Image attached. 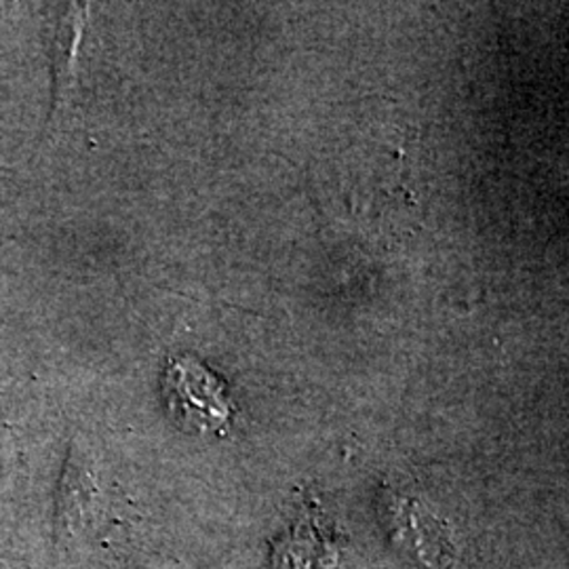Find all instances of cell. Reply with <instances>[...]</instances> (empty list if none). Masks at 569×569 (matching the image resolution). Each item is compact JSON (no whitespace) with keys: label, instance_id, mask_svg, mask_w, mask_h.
<instances>
[{"label":"cell","instance_id":"1","mask_svg":"<svg viewBox=\"0 0 569 569\" xmlns=\"http://www.w3.org/2000/svg\"><path fill=\"white\" fill-rule=\"evenodd\" d=\"M163 395L171 420L188 432H224L234 416L224 382L194 357L169 359Z\"/></svg>","mask_w":569,"mask_h":569},{"label":"cell","instance_id":"2","mask_svg":"<svg viewBox=\"0 0 569 569\" xmlns=\"http://www.w3.org/2000/svg\"><path fill=\"white\" fill-rule=\"evenodd\" d=\"M388 512L392 536L422 566L430 569H449L453 566L456 545L446 521L437 519L411 500H390Z\"/></svg>","mask_w":569,"mask_h":569},{"label":"cell","instance_id":"3","mask_svg":"<svg viewBox=\"0 0 569 569\" xmlns=\"http://www.w3.org/2000/svg\"><path fill=\"white\" fill-rule=\"evenodd\" d=\"M281 559H296L300 568L296 569H338L340 552L336 547V538L327 531L319 515H308L305 523H300L293 536L281 547Z\"/></svg>","mask_w":569,"mask_h":569}]
</instances>
